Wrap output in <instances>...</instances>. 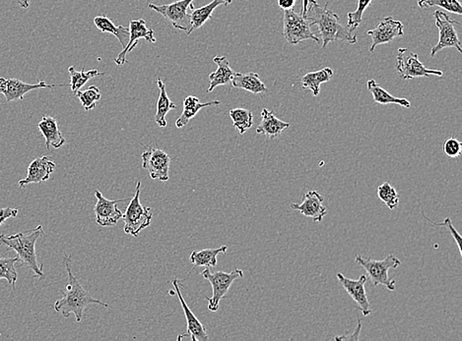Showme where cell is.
<instances>
[{"label":"cell","mask_w":462,"mask_h":341,"mask_svg":"<svg viewBox=\"0 0 462 341\" xmlns=\"http://www.w3.org/2000/svg\"><path fill=\"white\" fill-rule=\"evenodd\" d=\"M308 6H309V0H303V9L301 14L304 17H307Z\"/></svg>","instance_id":"ee69618b"},{"label":"cell","mask_w":462,"mask_h":341,"mask_svg":"<svg viewBox=\"0 0 462 341\" xmlns=\"http://www.w3.org/2000/svg\"><path fill=\"white\" fill-rule=\"evenodd\" d=\"M334 72L331 67H324L321 70L310 72V73L305 74L301 79L302 87L303 89H310L312 91V96L317 97L319 91H321L319 88H321L322 84L331 81Z\"/></svg>","instance_id":"83f0119b"},{"label":"cell","mask_w":462,"mask_h":341,"mask_svg":"<svg viewBox=\"0 0 462 341\" xmlns=\"http://www.w3.org/2000/svg\"><path fill=\"white\" fill-rule=\"evenodd\" d=\"M229 114H230L231 119L233 120V125L239 131L240 135H244L245 132L252 128L254 125V114L249 109L239 107V109L230 110Z\"/></svg>","instance_id":"4dcf8cb0"},{"label":"cell","mask_w":462,"mask_h":341,"mask_svg":"<svg viewBox=\"0 0 462 341\" xmlns=\"http://www.w3.org/2000/svg\"><path fill=\"white\" fill-rule=\"evenodd\" d=\"M64 263L66 266L67 276H68V283H67L66 291L60 290V293L64 294V297L55 302V312L62 314L64 318H68L69 315L74 314L77 323H80L84 316V311L89 305L98 304L109 308V305L105 302L91 296L90 293L82 287L76 276L72 273L71 257L64 254Z\"/></svg>","instance_id":"6da1fadb"},{"label":"cell","mask_w":462,"mask_h":341,"mask_svg":"<svg viewBox=\"0 0 462 341\" xmlns=\"http://www.w3.org/2000/svg\"><path fill=\"white\" fill-rule=\"evenodd\" d=\"M69 75H71V88L72 93H76L78 91H80L83 86L89 80H91L95 77L105 75L103 72H99L94 69V70L85 71V69H82L81 71L75 70L73 66L69 67L68 68Z\"/></svg>","instance_id":"1f68e13d"},{"label":"cell","mask_w":462,"mask_h":341,"mask_svg":"<svg viewBox=\"0 0 462 341\" xmlns=\"http://www.w3.org/2000/svg\"><path fill=\"white\" fill-rule=\"evenodd\" d=\"M372 1L373 0H358L357 9L355 11L349 12L347 15V27L346 28L351 33H353L354 31L357 30V28L359 27L360 24L362 23L363 14H364L366 9L370 6Z\"/></svg>","instance_id":"8d00e7d4"},{"label":"cell","mask_w":462,"mask_h":341,"mask_svg":"<svg viewBox=\"0 0 462 341\" xmlns=\"http://www.w3.org/2000/svg\"><path fill=\"white\" fill-rule=\"evenodd\" d=\"M95 197L97 199V203L94 208L96 223L103 227H115L124 215L122 211L117 209V204L127 201V199L109 200V199H106L99 190H96Z\"/></svg>","instance_id":"4fadbf2b"},{"label":"cell","mask_w":462,"mask_h":341,"mask_svg":"<svg viewBox=\"0 0 462 341\" xmlns=\"http://www.w3.org/2000/svg\"><path fill=\"white\" fill-rule=\"evenodd\" d=\"M423 215H424L425 220H427L428 222L432 223V225H435V227H444L447 228V230H449V232L451 233L452 234V238H454V241H456L457 249H459V254H461L462 256L461 236V234H459V232H457L456 228H454V225H452L451 218H447L446 220H444V222L435 223L433 222V220H431L430 218L426 217L424 213H423Z\"/></svg>","instance_id":"74e56055"},{"label":"cell","mask_w":462,"mask_h":341,"mask_svg":"<svg viewBox=\"0 0 462 341\" xmlns=\"http://www.w3.org/2000/svg\"><path fill=\"white\" fill-rule=\"evenodd\" d=\"M213 61L214 63L217 64V70L209 74L208 78L210 80V86L207 90V93L212 92L218 86L230 85L236 73L231 68L227 57L217 55V56L214 57Z\"/></svg>","instance_id":"7402d4cb"},{"label":"cell","mask_w":462,"mask_h":341,"mask_svg":"<svg viewBox=\"0 0 462 341\" xmlns=\"http://www.w3.org/2000/svg\"><path fill=\"white\" fill-rule=\"evenodd\" d=\"M435 26L439 29V40L431 50V56L434 57L438 52L449 47H454L457 52H462L461 43L454 25H459V22L452 20L451 17L445 12L435 10L434 12Z\"/></svg>","instance_id":"9c48e42d"},{"label":"cell","mask_w":462,"mask_h":341,"mask_svg":"<svg viewBox=\"0 0 462 341\" xmlns=\"http://www.w3.org/2000/svg\"><path fill=\"white\" fill-rule=\"evenodd\" d=\"M356 263L364 268L367 271L370 282L375 287L384 285L389 291L396 290V282L389 276V270H396L401 266V261L394 255H389L384 260H373L370 258H363L357 255L355 258Z\"/></svg>","instance_id":"277c9868"},{"label":"cell","mask_w":462,"mask_h":341,"mask_svg":"<svg viewBox=\"0 0 462 341\" xmlns=\"http://www.w3.org/2000/svg\"><path fill=\"white\" fill-rule=\"evenodd\" d=\"M233 0H213L210 3L207 4L205 6H202L201 8H194L191 14V26H189L187 35H191L194 30L201 29L209 20L212 18L214 10L218 6H225L232 3Z\"/></svg>","instance_id":"603a6c76"},{"label":"cell","mask_w":462,"mask_h":341,"mask_svg":"<svg viewBox=\"0 0 462 341\" xmlns=\"http://www.w3.org/2000/svg\"><path fill=\"white\" fill-rule=\"evenodd\" d=\"M444 153H446V156L449 158H459L461 156L462 153V144L461 142L457 140L454 137H451V138L447 139L445 141L444 146Z\"/></svg>","instance_id":"f35d334b"},{"label":"cell","mask_w":462,"mask_h":341,"mask_svg":"<svg viewBox=\"0 0 462 341\" xmlns=\"http://www.w3.org/2000/svg\"><path fill=\"white\" fill-rule=\"evenodd\" d=\"M307 19L310 26H317L319 35L322 40V49H326L327 45L336 40H346L349 44H356L357 37L353 35L347 28L343 27L339 22V16L335 12L322 7L317 0H309Z\"/></svg>","instance_id":"7a4b0ae2"},{"label":"cell","mask_w":462,"mask_h":341,"mask_svg":"<svg viewBox=\"0 0 462 341\" xmlns=\"http://www.w3.org/2000/svg\"><path fill=\"white\" fill-rule=\"evenodd\" d=\"M404 26L400 21L394 20L392 17H386L374 30L368 31V35L372 38L373 43L370 52H374L375 47L380 45L389 44L394 38L403 37Z\"/></svg>","instance_id":"9a60e30c"},{"label":"cell","mask_w":462,"mask_h":341,"mask_svg":"<svg viewBox=\"0 0 462 341\" xmlns=\"http://www.w3.org/2000/svg\"><path fill=\"white\" fill-rule=\"evenodd\" d=\"M17 263H20V259L18 257H14V258H1L0 257V280H6L13 290L15 289L17 280H18V273H17L15 268Z\"/></svg>","instance_id":"d6a6232c"},{"label":"cell","mask_w":462,"mask_h":341,"mask_svg":"<svg viewBox=\"0 0 462 341\" xmlns=\"http://www.w3.org/2000/svg\"><path fill=\"white\" fill-rule=\"evenodd\" d=\"M338 282L341 283L344 289L348 293L349 296L352 298L354 302L357 303L362 312L363 316L368 317L372 313L367 292H366L365 285L367 282V275H362L358 280H354L346 278L342 273H338Z\"/></svg>","instance_id":"2e32d148"},{"label":"cell","mask_w":462,"mask_h":341,"mask_svg":"<svg viewBox=\"0 0 462 341\" xmlns=\"http://www.w3.org/2000/svg\"><path fill=\"white\" fill-rule=\"evenodd\" d=\"M38 130L45 139V146L50 150V146L55 149L62 148L66 143V138L62 135L57 124V120L52 116L44 115L38 124Z\"/></svg>","instance_id":"44dd1931"},{"label":"cell","mask_w":462,"mask_h":341,"mask_svg":"<svg viewBox=\"0 0 462 341\" xmlns=\"http://www.w3.org/2000/svg\"><path fill=\"white\" fill-rule=\"evenodd\" d=\"M396 68L398 75L403 80H412L421 77L442 76V72L426 68L418 59V54L407 49H399L396 57Z\"/></svg>","instance_id":"30bf717a"},{"label":"cell","mask_w":462,"mask_h":341,"mask_svg":"<svg viewBox=\"0 0 462 341\" xmlns=\"http://www.w3.org/2000/svg\"><path fill=\"white\" fill-rule=\"evenodd\" d=\"M94 24L102 33H112L119 40L122 49H124L129 40V28L115 26L107 16H97L94 18Z\"/></svg>","instance_id":"f1b7e54d"},{"label":"cell","mask_w":462,"mask_h":341,"mask_svg":"<svg viewBox=\"0 0 462 341\" xmlns=\"http://www.w3.org/2000/svg\"><path fill=\"white\" fill-rule=\"evenodd\" d=\"M17 2H18L21 8L28 9L30 7L31 0H17Z\"/></svg>","instance_id":"7bdbcfd3"},{"label":"cell","mask_w":462,"mask_h":341,"mask_svg":"<svg viewBox=\"0 0 462 341\" xmlns=\"http://www.w3.org/2000/svg\"><path fill=\"white\" fill-rule=\"evenodd\" d=\"M157 85L159 88V98L157 102V112H156L155 120L159 127L165 128L167 126V120H166V115L171 109H177V105L174 103L171 102L169 96H168L167 90H166L165 83L161 79H158Z\"/></svg>","instance_id":"4316f807"},{"label":"cell","mask_w":462,"mask_h":341,"mask_svg":"<svg viewBox=\"0 0 462 341\" xmlns=\"http://www.w3.org/2000/svg\"><path fill=\"white\" fill-rule=\"evenodd\" d=\"M290 126L291 125L287 122L282 121L276 117L273 112L264 109L261 112V122L257 128V133L273 140L280 136L281 133Z\"/></svg>","instance_id":"ffe728a7"},{"label":"cell","mask_w":462,"mask_h":341,"mask_svg":"<svg viewBox=\"0 0 462 341\" xmlns=\"http://www.w3.org/2000/svg\"><path fill=\"white\" fill-rule=\"evenodd\" d=\"M283 37L290 45H298L307 40L321 44V40L310 31L307 17L297 13L294 9L284 10Z\"/></svg>","instance_id":"52a82bcc"},{"label":"cell","mask_w":462,"mask_h":341,"mask_svg":"<svg viewBox=\"0 0 462 341\" xmlns=\"http://www.w3.org/2000/svg\"><path fill=\"white\" fill-rule=\"evenodd\" d=\"M324 197L317 191H309L304 196L302 204H291L293 210L300 211L305 217L310 218L315 222L321 223L327 213L324 205Z\"/></svg>","instance_id":"e0dca14e"},{"label":"cell","mask_w":462,"mask_h":341,"mask_svg":"<svg viewBox=\"0 0 462 341\" xmlns=\"http://www.w3.org/2000/svg\"><path fill=\"white\" fill-rule=\"evenodd\" d=\"M44 235L42 225H38L34 229L16 233L13 235H0V246L16 252L17 257L20 259L21 265L27 266L34 271L36 278H43L45 276L42 264H38L36 254V242Z\"/></svg>","instance_id":"3957f363"},{"label":"cell","mask_w":462,"mask_h":341,"mask_svg":"<svg viewBox=\"0 0 462 341\" xmlns=\"http://www.w3.org/2000/svg\"><path fill=\"white\" fill-rule=\"evenodd\" d=\"M368 89L373 98L374 102L379 103V105H396L399 107H405V109H410L411 103L408 100L403 98H396L391 96V93L384 90L382 86H380L375 80H369L367 82Z\"/></svg>","instance_id":"484cf974"},{"label":"cell","mask_w":462,"mask_h":341,"mask_svg":"<svg viewBox=\"0 0 462 341\" xmlns=\"http://www.w3.org/2000/svg\"><path fill=\"white\" fill-rule=\"evenodd\" d=\"M377 196L380 200L389 209V210H396L399 205V195L396 189L389 182H384L377 187Z\"/></svg>","instance_id":"836d02e7"},{"label":"cell","mask_w":462,"mask_h":341,"mask_svg":"<svg viewBox=\"0 0 462 341\" xmlns=\"http://www.w3.org/2000/svg\"><path fill=\"white\" fill-rule=\"evenodd\" d=\"M66 84L59 85H48L45 81H38L37 84H27L19 79L0 78V93H3L6 102L23 100L26 93L38 89H54L57 87H66Z\"/></svg>","instance_id":"7c38bea8"},{"label":"cell","mask_w":462,"mask_h":341,"mask_svg":"<svg viewBox=\"0 0 462 341\" xmlns=\"http://www.w3.org/2000/svg\"><path fill=\"white\" fill-rule=\"evenodd\" d=\"M228 246L223 245L216 249H203L201 251H194L191 254L192 264H194V268L197 266H205V268H213L217 266L218 255L225 254L227 252Z\"/></svg>","instance_id":"f546056e"},{"label":"cell","mask_w":462,"mask_h":341,"mask_svg":"<svg viewBox=\"0 0 462 341\" xmlns=\"http://www.w3.org/2000/svg\"><path fill=\"white\" fill-rule=\"evenodd\" d=\"M142 167L149 172L151 179L166 182L170 179L171 158L167 153L156 146H149L142 153Z\"/></svg>","instance_id":"8fae6325"},{"label":"cell","mask_w":462,"mask_h":341,"mask_svg":"<svg viewBox=\"0 0 462 341\" xmlns=\"http://www.w3.org/2000/svg\"><path fill=\"white\" fill-rule=\"evenodd\" d=\"M141 181L136 185V194L127 206L122 220L124 222V232L127 234L137 237L139 233L145 228L150 227L153 215L151 208L144 206L140 203Z\"/></svg>","instance_id":"5b68a950"},{"label":"cell","mask_w":462,"mask_h":341,"mask_svg":"<svg viewBox=\"0 0 462 341\" xmlns=\"http://www.w3.org/2000/svg\"><path fill=\"white\" fill-rule=\"evenodd\" d=\"M418 6L420 8L438 6L451 13L457 14V15L462 14V6L459 0H419Z\"/></svg>","instance_id":"e575fe53"},{"label":"cell","mask_w":462,"mask_h":341,"mask_svg":"<svg viewBox=\"0 0 462 341\" xmlns=\"http://www.w3.org/2000/svg\"><path fill=\"white\" fill-rule=\"evenodd\" d=\"M232 86L234 88L242 89L254 95H262L267 92L266 86L261 81L259 74L250 72V73H235L232 80Z\"/></svg>","instance_id":"cb8c5ba5"},{"label":"cell","mask_w":462,"mask_h":341,"mask_svg":"<svg viewBox=\"0 0 462 341\" xmlns=\"http://www.w3.org/2000/svg\"><path fill=\"white\" fill-rule=\"evenodd\" d=\"M201 275L203 276L204 280L210 282L213 290L212 297L205 298L208 301V306L207 307H208L209 311L217 312L221 300L226 296L236 280L244 278V273L242 270L236 268L231 273H224L222 271H219L213 273H211L209 268H206L205 270L202 271Z\"/></svg>","instance_id":"8992f818"},{"label":"cell","mask_w":462,"mask_h":341,"mask_svg":"<svg viewBox=\"0 0 462 341\" xmlns=\"http://www.w3.org/2000/svg\"><path fill=\"white\" fill-rule=\"evenodd\" d=\"M18 210L17 209L10 208H0V225H3L8 218H16L18 215Z\"/></svg>","instance_id":"ab89813d"},{"label":"cell","mask_w":462,"mask_h":341,"mask_svg":"<svg viewBox=\"0 0 462 341\" xmlns=\"http://www.w3.org/2000/svg\"><path fill=\"white\" fill-rule=\"evenodd\" d=\"M129 40L127 45H125L122 52H120L117 59H115V64L117 66H124L127 62V54H131L132 50L136 49L138 40L143 38L148 43H156V38L154 37V31L152 29H149L146 26V22L144 19H139V20H131L129 22Z\"/></svg>","instance_id":"5bb4252c"},{"label":"cell","mask_w":462,"mask_h":341,"mask_svg":"<svg viewBox=\"0 0 462 341\" xmlns=\"http://www.w3.org/2000/svg\"><path fill=\"white\" fill-rule=\"evenodd\" d=\"M55 163L49 157L35 158L29 165L28 174L25 179L19 181L21 189L28 184H40L50 179V174L55 172Z\"/></svg>","instance_id":"d6986e66"},{"label":"cell","mask_w":462,"mask_h":341,"mask_svg":"<svg viewBox=\"0 0 462 341\" xmlns=\"http://www.w3.org/2000/svg\"><path fill=\"white\" fill-rule=\"evenodd\" d=\"M173 287H174L175 293L180 299V303L182 305L185 319H187V331L185 335L180 338H191L192 341H208L209 336L207 335L205 328L202 325L199 319L196 318V315L192 313L189 307L185 303L182 292H180L179 282L177 278L173 280Z\"/></svg>","instance_id":"ac0fdd59"},{"label":"cell","mask_w":462,"mask_h":341,"mask_svg":"<svg viewBox=\"0 0 462 341\" xmlns=\"http://www.w3.org/2000/svg\"><path fill=\"white\" fill-rule=\"evenodd\" d=\"M361 330H362V324H361V321L359 319H358L357 328H356V331H354V335H343L341 336H335V340H359Z\"/></svg>","instance_id":"60d3db41"},{"label":"cell","mask_w":462,"mask_h":341,"mask_svg":"<svg viewBox=\"0 0 462 341\" xmlns=\"http://www.w3.org/2000/svg\"><path fill=\"white\" fill-rule=\"evenodd\" d=\"M220 103L219 100H212V102L202 103L199 102L198 98L194 97V96H189V97L185 98L184 110H182V115L175 121V127L178 129L182 128V127H185V125L189 123L198 114L199 110L203 109V107H216V105H219Z\"/></svg>","instance_id":"d4e9b609"},{"label":"cell","mask_w":462,"mask_h":341,"mask_svg":"<svg viewBox=\"0 0 462 341\" xmlns=\"http://www.w3.org/2000/svg\"><path fill=\"white\" fill-rule=\"evenodd\" d=\"M296 0H278V6L283 10H289L293 9L295 6Z\"/></svg>","instance_id":"b9f144b4"},{"label":"cell","mask_w":462,"mask_h":341,"mask_svg":"<svg viewBox=\"0 0 462 341\" xmlns=\"http://www.w3.org/2000/svg\"><path fill=\"white\" fill-rule=\"evenodd\" d=\"M194 1V0H179L166 6L149 3L148 7L167 19L175 29L187 32L191 26L192 12L189 13V10L194 8L192 3Z\"/></svg>","instance_id":"ba28073f"},{"label":"cell","mask_w":462,"mask_h":341,"mask_svg":"<svg viewBox=\"0 0 462 341\" xmlns=\"http://www.w3.org/2000/svg\"><path fill=\"white\" fill-rule=\"evenodd\" d=\"M75 95L80 100L82 107H84L86 112L95 109L96 105L101 100L100 90L96 86H90L85 91H78Z\"/></svg>","instance_id":"d590c367"}]
</instances>
